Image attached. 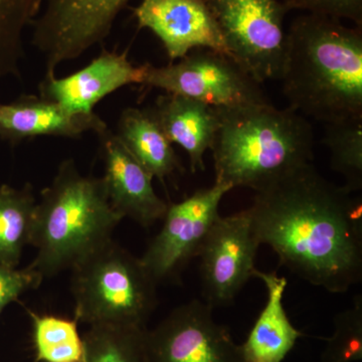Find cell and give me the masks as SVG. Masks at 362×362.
<instances>
[{"mask_svg": "<svg viewBox=\"0 0 362 362\" xmlns=\"http://www.w3.org/2000/svg\"><path fill=\"white\" fill-rule=\"evenodd\" d=\"M145 65L134 66L126 52L103 51L70 76L45 75L40 96L75 114L95 113V106L112 93L128 85H143Z\"/></svg>", "mask_w": 362, "mask_h": 362, "instance_id": "5bb4252c", "label": "cell"}, {"mask_svg": "<svg viewBox=\"0 0 362 362\" xmlns=\"http://www.w3.org/2000/svg\"><path fill=\"white\" fill-rule=\"evenodd\" d=\"M143 85L190 98L214 108L269 104L262 84L230 57L209 49L190 52L177 63L145 64Z\"/></svg>", "mask_w": 362, "mask_h": 362, "instance_id": "52a82bcc", "label": "cell"}, {"mask_svg": "<svg viewBox=\"0 0 362 362\" xmlns=\"http://www.w3.org/2000/svg\"><path fill=\"white\" fill-rule=\"evenodd\" d=\"M33 328V362H83L84 339L74 319L26 309Z\"/></svg>", "mask_w": 362, "mask_h": 362, "instance_id": "44dd1931", "label": "cell"}, {"mask_svg": "<svg viewBox=\"0 0 362 362\" xmlns=\"http://www.w3.org/2000/svg\"><path fill=\"white\" fill-rule=\"evenodd\" d=\"M116 134L136 160L162 182L182 170L173 143L164 134L151 109L123 110Z\"/></svg>", "mask_w": 362, "mask_h": 362, "instance_id": "ac0fdd59", "label": "cell"}, {"mask_svg": "<svg viewBox=\"0 0 362 362\" xmlns=\"http://www.w3.org/2000/svg\"><path fill=\"white\" fill-rule=\"evenodd\" d=\"M122 220L109 202L102 177L83 175L75 160L66 159L37 199L30 240L37 256L28 266L44 279L71 270L112 240Z\"/></svg>", "mask_w": 362, "mask_h": 362, "instance_id": "277c9868", "label": "cell"}, {"mask_svg": "<svg viewBox=\"0 0 362 362\" xmlns=\"http://www.w3.org/2000/svg\"><path fill=\"white\" fill-rule=\"evenodd\" d=\"M230 57L259 84L280 80L287 30L281 0H206Z\"/></svg>", "mask_w": 362, "mask_h": 362, "instance_id": "8992f818", "label": "cell"}, {"mask_svg": "<svg viewBox=\"0 0 362 362\" xmlns=\"http://www.w3.org/2000/svg\"><path fill=\"white\" fill-rule=\"evenodd\" d=\"M42 0H0V82L20 77L23 33L37 18Z\"/></svg>", "mask_w": 362, "mask_h": 362, "instance_id": "7402d4cb", "label": "cell"}, {"mask_svg": "<svg viewBox=\"0 0 362 362\" xmlns=\"http://www.w3.org/2000/svg\"><path fill=\"white\" fill-rule=\"evenodd\" d=\"M232 188L214 181L187 199L168 204L163 226L140 259L156 284L173 279L199 255L207 233L220 218V204Z\"/></svg>", "mask_w": 362, "mask_h": 362, "instance_id": "9c48e42d", "label": "cell"}, {"mask_svg": "<svg viewBox=\"0 0 362 362\" xmlns=\"http://www.w3.org/2000/svg\"><path fill=\"white\" fill-rule=\"evenodd\" d=\"M44 278L30 266L18 269L0 264V315L13 302L18 301L21 295L35 290Z\"/></svg>", "mask_w": 362, "mask_h": 362, "instance_id": "484cf974", "label": "cell"}, {"mask_svg": "<svg viewBox=\"0 0 362 362\" xmlns=\"http://www.w3.org/2000/svg\"><path fill=\"white\" fill-rule=\"evenodd\" d=\"M130 0H42L33 21L32 44L45 59V74L82 56L110 35Z\"/></svg>", "mask_w": 362, "mask_h": 362, "instance_id": "ba28073f", "label": "cell"}, {"mask_svg": "<svg viewBox=\"0 0 362 362\" xmlns=\"http://www.w3.org/2000/svg\"><path fill=\"white\" fill-rule=\"evenodd\" d=\"M216 110L220 125L211 149L216 182L257 192L313 161L311 124L289 107L280 110L269 103Z\"/></svg>", "mask_w": 362, "mask_h": 362, "instance_id": "3957f363", "label": "cell"}, {"mask_svg": "<svg viewBox=\"0 0 362 362\" xmlns=\"http://www.w3.org/2000/svg\"><path fill=\"white\" fill-rule=\"evenodd\" d=\"M254 277L263 281L267 302L247 341L240 345L244 362H282L302 333L293 326L283 304L288 281L275 272L259 271Z\"/></svg>", "mask_w": 362, "mask_h": 362, "instance_id": "e0dca14e", "label": "cell"}, {"mask_svg": "<svg viewBox=\"0 0 362 362\" xmlns=\"http://www.w3.org/2000/svg\"><path fill=\"white\" fill-rule=\"evenodd\" d=\"M213 311L199 300L171 311L147 332L149 362H244L242 347Z\"/></svg>", "mask_w": 362, "mask_h": 362, "instance_id": "30bf717a", "label": "cell"}, {"mask_svg": "<svg viewBox=\"0 0 362 362\" xmlns=\"http://www.w3.org/2000/svg\"><path fill=\"white\" fill-rule=\"evenodd\" d=\"M147 332L146 326H90L83 337V362H149Z\"/></svg>", "mask_w": 362, "mask_h": 362, "instance_id": "ffe728a7", "label": "cell"}, {"mask_svg": "<svg viewBox=\"0 0 362 362\" xmlns=\"http://www.w3.org/2000/svg\"><path fill=\"white\" fill-rule=\"evenodd\" d=\"M362 359V298L334 317V332L328 338L319 362H357Z\"/></svg>", "mask_w": 362, "mask_h": 362, "instance_id": "cb8c5ba5", "label": "cell"}, {"mask_svg": "<svg viewBox=\"0 0 362 362\" xmlns=\"http://www.w3.org/2000/svg\"><path fill=\"white\" fill-rule=\"evenodd\" d=\"M71 271L78 322L146 326L156 310V281L140 258L113 239L80 259Z\"/></svg>", "mask_w": 362, "mask_h": 362, "instance_id": "5b68a950", "label": "cell"}, {"mask_svg": "<svg viewBox=\"0 0 362 362\" xmlns=\"http://www.w3.org/2000/svg\"><path fill=\"white\" fill-rule=\"evenodd\" d=\"M289 108L323 124L362 118V28L303 14L287 30L280 80Z\"/></svg>", "mask_w": 362, "mask_h": 362, "instance_id": "7a4b0ae2", "label": "cell"}, {"mask_svg": "<svg viewBox=\"0 0 362 362\" xmlns=\"http://www.w3.org/2000/svg\"><path fill=\"white\" fill-rule=\"evenodd\" d=\"M288 11H302L337 21H349L362 28V0H281Z\"/></svg>", "mask_w": 362, "mask_h": 362, "instance_id": "d4e9b609", "label": "cell"}, {"mask_svg": "<svg viewBox=\"0 0 362 362\" xmlns=\"http://www.w3.org/2000/svg\"><path fill=\"white\" fill-rule=\"evenodd\" d=\"M106 127L96 113H71L40 96L0 103V139L13 145L42 136L77 138L90 131L96 134Z\"/></svg>", "mask_w": 362, "mask_h": 362, "instance_id": "9a60e30c", "label": "cell"}, {"mask_svg": "<svg viewBox=\"0 0 362 362\" xmlns=\"http://www.w3.org/2000/svg\"><path fill=\"white\" fill-rule=\"evenodd\" d=\"M259 246L247 209L218 218L197 255L206 303L213 308L232 303L254 277Z\"/></svg>", "mask_w": 362, "mask_h": 362, "instance_id": "8fae6325", "label": "cell"}, {"mask_svg": "<svg viewBox=\"0 0 362 362\" xmlns=\"http://www.w3.org/2000/svg\"><path fill=\"white\" fill-rule=\"evenodd\" d=\"M324 144L330 151L332 170L345 178L350 192L362 188V118L324 124Z\"/></svg>", "mask_w": 362, "mask_h": 362, "instance_id": "603a6c76", "label": "cell"}, {"mask_svg": "<svg viewBox=\"0 0 362 362\" xmlns=\"http://www.w3.org/2000/svg\"><path fill=\"white\" fill-rule=\"evenodd\" d=\"M252 228L280 264L333 294L362 280V206L344 187L306 164L257 190Z\"/></svg>", "mask_w": 362, "mask_h": 362, "instance_id": "6da1fadb", "label": "cell"}, {"mask_svg": "<svg viewBox=\"0 0 362 362\" xmlns=\"http://www.w3.org/2000/svg\"><path fill=\"white\" fill-rule=\"evenodd\" d=\"M134 16L139 28L158 37L171 62L197 49L230 57L206 0H142Z\"/></svg>", "mask_w": 362, "mask_h": 362, "instance_id": "7c38bea8", "label": "cell"}, {"mask_svg": "<svg viewBox=\"0 0 362 362\" xmlns=\"http://www.w3.org/2000/svg\"><path fill=\"white\" fill-rule=\"evenodd\" d=\"M151 109L169 141L187 152L192 173L204 170V154L213 147L220 119L214 107L180 95L166 94Z\"/></svg>", "mask_w": 362, "mask_h": 362, "instance_id": "2e32d148", "label": "cell"}, {"mask_svg": "<svg viewBox=\"0 0 362 362\" xmlns=\"http://www.w3.org/2000/svg\"><path fill=\"white\" fill-rule=\"evenodd\" d=\"M37 199L26 183L21 188L0 187V264L18 268L30 245Z\"/></svg>", "mask_w": 362, "mask_h": 362, "instance_id": "d6986e66", "label": "cell"}, {"mask_svg": "<svg viewBox=\"0 0 362 362\" xmlns=\"http://www.w3.org/2000/svg\"><path fill=\"white\" fill-rule=\"evenodd\" d=\"M104 162V181L112 207L143 228L162 220L168 204L156 194L150 175L108 126L96 133Z\"/></svg>", "mask_w": 362, "mask_h": 362, "instance_id": "4fadbf2b", "label": "cell"}]
</instances>
